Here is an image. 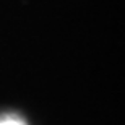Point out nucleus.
I'll list each match as a JSON object with an SVG mask.
<instances>
[{"mask_svg": "<svg viewBox=\"0 0 125 125\" xmlns=\"http://www.w3.org/2000/svg\"><path fill=\"white\" fill-rule=\"evenodd\" d=\"M0 125H23V124H20L18 120H3V122H0Z\"/></svg>", "mask_w": 125, "mask_h": 125, "instance_id": "f257e3e1", "label": "nucleus"}]
</instances>
